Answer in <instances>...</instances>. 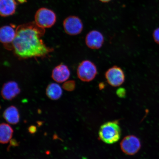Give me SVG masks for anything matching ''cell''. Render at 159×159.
I'll list each match as a JSON object with an SVG mask.
<instances>
[{
	"mask_svg": "<svg viewBox=\"0 0 159 159\" xmlns=\"http://www.w3.org/2000/svg\"><path fill=\"white\" fill-rule=\"evenodd\" d=\"M3 117L9 124L16 125L20 121V114L18 109L15 106H10L3 112Z\"/></svg>",
	"mask_w": 159,
	"mask_h": 159,
	"instance_id": "obj_13",
	"label": "cell"
},
{
	"mask_svg": "<svg viewBox=\"0 0 159 159\" xmlns=\"http://www.w3.org/2000/svg\"><path fill=\"white\" fill-rule=\"evenodd\" d=\"M126 90L124 88H119L117 89L116 94L120 98H123L126 95Z\"/></svg>",
	"mask_w": 159,
	"mask_h": 159,
	"instance_id": "obj_17",
	"label": "cell"
},
{
	"mask_svg": "<svg viewBox=\"0 0 159 159\" xmlns=\"http://www.w3.org/2000/svg\"><path fill=\"white\" fill-rule=\"evenodd\" d=\"M70 75V71L68 67L61 63L53 69L51 77L56 82L63 83L68 80Z\"/></svg>",
	"mask_w": 159,
	"mask_h": 159,
	"instance_id": "obj_11",
	"label": "cell"
},
{
	"mask_svg": "<svg viewBox=\"0 0 159 159\" xmlns=\"http://www.w3.org/2000/svg\"><path fill=\"white\" fill-rule=\"evenodd\" d=\"M99 1L103 3H107L111 1V0H99Z\"/></svg>",
	"mask_w": 159,
	"mask_h": 159,
	"instance_id": "obj_23",
	"label": "cell"
},
{
	"mask_svg": "<svg viewBox=\"0 0 159 159\" xmlns=\"http://www.w3.org/2000/svg\"><path fill=\"white\" fill-rule=\"evenodd\" d=\"M19 3L22 4L27 2V0H17Z\"/></svg>",
	"mask_w": 159,
	"mask_h": 159,
	"instance_id": "obj_22",
	"label": "cell"
},
{
	"mask_svg": "<svg viewBox=\"0 0 159 159\" xmlns=\"http://www.w3.org/2000/svg\"><path fill=\"white\" fill-rule=\"evenodd\" d=\"M99 88L100 90L104 89L105 86V85L104 83H99Z\"/></svg>",
	"mask_w": 159,
	"mask_h": 159,
	"instance_id": "obj_21",
	"label": "cell"
},
{
	"mask_svg": "<svg viewBox=\"0 0 159 159\" xmlns=\"http://www.w3.org/2000/svg\"><path fill=\"white\" fill-rule=\"evenodd\" d=\"M153 36L155 42L159 44V28L155 30Z\"/></svg>",
	"mask_w": 159,
	"mask_h": 159,
	"instance_id": "obj_18",
	"label": "cell"
},
{
	"mask_svg": "<svg viewBox=\"0 0 159 159\" xmlns=\"http://www.w3.org/2000/svg\"><path fill=\"white\" fill-rule=\"evenodd\" d=\"M28 131L30 134H34L37 131V127L34 125H32V126L29 127Z\"/></svg>",
	"mask_w": 159,
	"mask_h": 159,
	"instance_id": "obj_20",
	"label": "cell"
},
{
	"mask_svg": "<svg viewBox=\"0 0 159 159\" xmlns=\"http://www.w3.org/2000/svg\"><path fill=\"white\" fill-rule=\"evenodd\" d=\"M35 22L43 29L50 28L55 24L57 16L52 10L42 7L37 10L34 16Z\"/></svg>",
	"mask_w": 159,
	"mask_h": 159,
	"instance_id": "obj_3",
	"label": "cell"
},
{
	"mask_svg": "<svg viewBox=\"0 0 159 159\" xmlns=\"http://www.w3.org/2000/svg\"><path fill=\"white\" fill-rule=\"evenodd\" d=\"M105 77L107 82L111 86H120L125 81V76L123 70L116 66L109 68L105 73Z\"/></svg>",
	"mask_w": 159,
	"mask_h": 159,
	"instance_id": "obj_5",
	"label": "cell"
},
{
	"mask_svg": "<svg viewBox=\"0 0 159 159\" xmlns=\"http://www.w3.org/2000/svg\"><path fill=\"white\" fill-rule=\"evenodd\" d=\"M16 34V29L12 25H4L1 27L0 41L6 49L13 50V44Z\"/></svg>",
	"mask_w": 159,
	"mask_h": 159,
	"instance_id": "obj_8",
	"label": "cell"
},
{
	"mask_svg": "<svg viewBox=\"0 0 159 159\" xmlns=\"http://www.w3.org/2000/svg\"><path fill=\"white\" fill-rule=\"evenodd\" d=\"M97 67L94 63L86 60L81 61L77 67V73L80 80L83 82L92 81L97 75Z\"/></svg>",
	"mask_w": 159,
	"mask_h": 159,
	"instance_id": "obj_4",
	"label": "cell"
},
{
	"mask_svg": "<svg viewBox=\"0 0 159 159\" xmlns=\"http://www.w3.org/2000/svg\"><path fill=\"white\" fill-rule=\"evenodd\" d=\"M37 123L39 126H41V125L43 124L42 122H38Z\"/></svg>",
	"mask_w": 159,
	"mask_h": 159,
	"instance_id": "obj_24",
	"label": "cell"
},
{
	"mask_svg": "<svg viewBox=\"0 0 159 159\" xmlns=\"http://www.w3.org/2000/svg\"><path fill=\"white\" fill-rule=\"evenodd\" d=\"M17 6L16 0H0V15L4 17L13 15L16 12Z\"/></svg>",
	"mask_w": 159,
	"mask_h": 159,
	"instance_id": "obj_12",
	"label": "cell"
},
{
	"mask_svg": "<svg viewBox=\"0 0 159 159\" xmlns=\"http://www.w3.org/2000/svg\"><path fill=\"white\" fill-rule=\"evenodd\" d=\"M121 150L130 156L136 154L140 150L141 143L139 139L134 135H129L123 139L120 144Z\"/></svg>",
	"mask_w": 159,
	"mask_h": 159,
	"instance_id": "obj_7",
	"label": "cell"
},
{
	"mask_svg": "<svg viewBox=\"0 0 159 159\" xmlns=\"http://www.w3.org/2000/svg\"><path fill=\"white\" fill-rule=\"evenodd\" d=\"M63 27L67 34L74 36L79 35L81 33L83 25L79 17L75 16H70L63 21Z\"/></svg>",
	"mask_w": 159,
	"mask_h": 159,
	"instance_id": "obj_6",
	"label": "cell"
},
{
	"mask_svg": "<svg viewBox=\"0 0 159 159\" xmlns=\"http://www.w3.org/2000/svg\"><path fill=\"white\" fill-rule=\"evenodd\" d=\"M99 139L108 144H113L120 138L121 130L117 121L107 122L103 124L99 131Z\"/></svg>",
	"mask_w": 159,
	"mask_h": 159,
	"instance_id": "obj_2",
	"label": "cell"
},
{
	"mask_svg": "<svg viewBox=\"0 0 159 159\" xmlns=\"http://www.w3.org/2000/svg\"><path fill=\"white\" fill-rule=\"evenodd\" d=\"M104 38L102 33L96 30L89 31L85 38V43L87 47L92 49H98L102 47Z\"/></svg>",
	"mask_w": 159,
	"mask_h": 159,
	"instance_id": "obj_9",
	"label": "cell"
},
{
	"mask_svg": "<svg viewBox=\"0 0 159 159\" xmlns=\"http://www.w3.org/2000/svg\"><path fill=\"white\" fill-rule=\"evenodd\" d=\"M63 94L61 87L57 83H51L48 85L46 89V94L50 99L57 100L61 98Z\"/></svg>",
	"mask_w": 159,
	"mask_h": 159,
	"instance_id": "obj_14",
	"label": "cell"
},
{
	"mask_svg": "<svg viewBox=\"0 0 159 159\" xmlns=\"http://www.w3.org/2000/svg\"><path fill=\"white\" fill-rule=\"evenodd\" d=\"M16 32L13 51L19 59L45 57L53 50L42 39L45 29L39 26L35 21L20 25Z\"/></svg>",
	"mask_w": 159,
	"mask_h": 159,
	"instance_id": "obj_1",
	"label": "cell"
},
{
	"mask_svg": "<svg viewBox=\"0 0 159 159\" xmlns=\"http://www.w3.org/2000/svg\"><path fill=\"white\" fill-rule=\"evenodd\" d=\"M0 142L1 144L7 143L12 137L13 130L7 124L2 123L0 126Z\"/></svg>",
	"mask_w": 159,
	"mask_h": 159,
	"instance_id": "obj_15",
	"label": "cell"
},
{
	"mask_svg": "<svg viewBox=\"0 0 159 159\" xmlns=\"http://www.w3.org/2000/svg\"><path fill=\"white\" fill-rule=\"evenodd\" d=\"M75 81L74 80H67L63 83L62 88L65 90L67 91H72L75 88Z\"/></svg>",
	"mask_w": 159,
	"mask_h": 159,
	"instance_id": "obj_16",
	"label": "cell"
},
{
	"mask_svg": "<svg viewBox=\"0 0 159 159\" xmlns=\"http://www.w3.org/2000/svg\"><path fill=\"white\" fill-rule=\"evenodd\" d=\"M20 91L18 84L15 81H11L3 85L1 94L5 100H11L16 97Z\"/></svg>",
	"mask_w": 159,
	"mask_h": 159,
	"instance_id": "obj_10",
	"label": "cell"
},
{
	"mask_svg": "<svg viewBox=\"0 0 159 159\" xmlns=\"http://www.w3.org/2000/svg\"><path fill=\"white\" fill-rule=\"evenodd\" d=\"M19 143L15 139H12L10 141V146L8 148L7 150H9L11 147H16L19 146Z\"/></svg>",
	"mask_w": 159,
	"mask_h": 159,
	"instance_id": "obj_19",
	"label": "cell"
}]
</instances>
